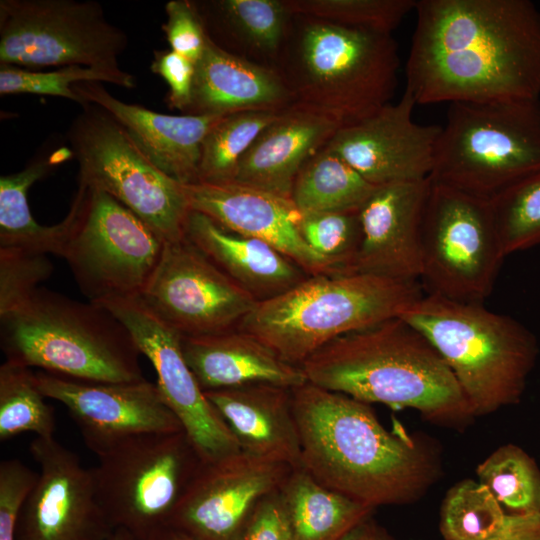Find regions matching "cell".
Returning <instances> with one entry per match:
<instances>
[{"label":"cell","instance_id":"obj_1","mask_svg":"<svg viewBox=\"0 0 540 540\" xmlns=\"http://www.w3.org/2000/svg\"><path fill=\"white\" fill-rule=\"evenodd\" d=\"M406 64L416 104L540 99V11L529 0H419Z\"/></svg>","mask_w":540,"mask_h":540},{"label":"cell","instance_id":"obj_2","mask_svg":"<svg viewBox=\"0 0 540 540\" xmlns=\"http://www.w3.org/2000/svg\"><path fill=\"white\" fill-rule=\"evenodd\" d=\"M300 466L366 506L419 500L438 481L439 446L400 426L389 431L368 403L310 382L292 389Z\"/></svg>","mask_w":540,"mask_h":540},{"label":"cell","instance_id":"obj_3","mask_svg":"<svg viewBox=\"0 0 540 540\" xmlns=\"http://www.w3.org/2000/svg\"><path fill=\"white\" fill-rule=\"evenodd\" d=\"M301 367L316 386L368 404L415 409L437 425L462 429L475 417L441 355L400 317L332 340Z\"/></svg>","mask_w":540,"mask_h":540},{"label":"cell","instance_id":"obj_4","mask_svg":"<svg viewBox=\"0 0 540 540\" xmlns=\"http://www.w3.org/2000/svg\"><path fill=\"white\" fill-rule=\"evenodd\" d=\"M399 57L392 34L294 15L276 69L294 105L358 122L390 103Z\"/></svg>","mask_w":540,"mask_h":540},{"label":"cell","instance_id":"obj_5","mask_svg":"<svg viewBox=\"0 0 540 540\" xmlns=\"http://www.w3.org/2000/svg\"><path fill=\"white\" fill-rule=\"evenodd\" d=\"M424 293L419 280L364 273L308 275L289 290L258 301L237 328L301 366L332 340L399 317Z\"/></svg>","mask_w":540,"mask_h":540},{"label":"cell","instance_id":"obj_6","mask_svg":"<svg viewBox=\"0 0 540 540\" xmlns=\"http://www.w3.org/2000/svg\"><path fill=\"white\" fill-rule=\"evenodd\" d=\"M6 360L77 380L127 383L144 379L140 351L128 329L108 309L38 288L0 316Z\"/></svg>","mask_w":540,"mask_h":540},{"label":"cell","instance_id":"obj_7","mask_svg":"<svg viewBox=\"0 0 540 540\" xmlns=\"http://www.w3.org/2000/svg\"><path fill=\"white\" fill-rule=\"evenodd\" d=\"M435 347L461 386L474 416L518 404L535 367V335L483 303L424 295L400 316Z\"/></svg>","mask_w":540,"mask_h":540},{"label":"cell","instance_id":"obj_8","mask_svg":"<svg viewBox=\"0 0 540 540\" xmlns=\"http://www.w3.org/2000/svg\"><path fill=\"white\" fill-rule=\"evenodd\" d=\"M540 170V99L450 103L429 179L491 201Z\"/></svg>","mask_w":540,"mask_h":540},{"label":"cell","instance_id":"obj_9","mask_svg":"<svg viewBox=\"0 0 540 540\" xmlns=\"http://www.w3.org/2000/svg\"><path fill=\"white\" fill-rule=\"evenodd\" d=\"M60 257L89 301L137 298L165 241L109 194L79 183Z\"/></svg>","mask_w":540,"mask_h":540},{"label":"cell","instance_id":"obj_10","mask_svg":"<svg viewBox=\"0 0 540 540\" xmlns=\"http://www.w3.org/2000/svg\"><path fill=\"white\" fill-rule=\"evenodd\" d=\"M91 469L111 525L148 540L169 525L203 461L182 431L131 438L98 456Z\"/></svg>","mask_w":540,"mask_h":540},{"label":"cell","instance_id":"obj_11","mask_svg":"<svg viewBox=\"0 0 540 540\" xmlns=\"http://www.w3.org/2000/svg\"><path fill=\"white\" fill-rule=\"evenodd\" d=\"M81 107L67 134L79 183L112 196L165 242L184 238L191 209L183 184L159 170L105 110Z\"/></svg>","mask_w":540,"mask_h":540},{"label":"cell","instance_id":"obj_12","mask_svg":"<svg viewBox=\"0 0 540 540\" xmlns=\"http://www.w3.org/2000/svg\"><path fill=\"white\" fill-rule=\"evenodd\" d=\"M126 33L93 0H1L0 65L84 66L124 74Z\"/></svg>","mask_w":540,"mask_h":540},{"label":"cell","instance_id":"obj_13","mask_svg":"<svg viewBox=\"0 0 540 540\" xmlns=\"http://www.w3.org/2000/svg\"><path fill=\"white\" fill-rule=\"evenodd\" d=\"M505 257L490 202L431 182L421 231L424 292L483 303Z\"/></svg>","mask_w":540,"mask_h":540},{"label":"cell","instance_id":"obj_14","mask_svg":"<svg viewBox=\"0 0 540 540\" xmlns=\"http://www.w3.org/2000/svg\"><path fill=\"white\" fill-rule=\"evenodd\" d=\"M137 298L183 337L236 329L258 302L186 236L165 242Z\"/></svg>","mask_w":540,"mask_h":540},{"label":"cell","instance_id":"obj_15","mask_svg":"<svg viewBox=\"0 0 540 540\" xmlns=\"http://www.w3.org/2000/svg\"><path fill=\"white\" fill-rule=\"evenodd\" d=\"M100 304L128 329L140 353L153 365L162 398L202 461L214 462L241 452L190 369L182 349V335L139 298Z\"/></svg>","mask_w":540,"mask_h":540},{"label":"cell","instance_id":"obj_16","mask_svg":"<svg viewBox=\"0 0 540 540\" xmlns=\"http://www.w3.org/2000/svg\"><path fill=\"white\" fill-rule=\"evenodd\" d=\"M39 467L16 523V540H111L115 528L97 497L91 469L54 437H35Z\"/></svg>","mask_w":540,"mask_h":540},{"label":"cell","instance_id":"obj_17","mask_svg":"<svg viewBox=\"0 0 540 540\" xmlns=\"http://www.w3.org/2000/svg\"><path fill=\"white\" fill-rule=\"evenodd\" d=\"M35 378L46 398L65 406L97 457L137 436L183 430L156 383L145 379L99 383L45 371L35 373Z\"/></svg>","mask_w":540,"mask_h":540},{"label":"cell","instance_id":"obj_18","mask_svg":"<svg viewBox=\"0 0 540 540\" xmlns=\"http://www.w3.org/2000/svg\"><path fill=\"white\" fill-rule=\"evenodd\" d=\"M292 466L243 451L202 463L169 525L200 540H236L257 504Z\"/></svg>","mask_w":540,"mask_h":540},{"label":"cell","instance_id":"obj_19","mask_svg":"<svg viewBox=\"0 0 540 540\" xmlns=\"http://www.w3.org/2000/svg\"><path fill=\"white\" fill-rule=\"evenodd\" d=\"M415 105L405 89L397 103L341 126L325 147L374 186L428 179L442 127L414 122Z\"/></svg>","mask_w":540,"mask_h":540},{"label":"cell","instance_id":"obj_20","mask_svg":"<svg viewBox=\"0 0 540 540\" xmlns=\"http://www.w3.org/2000/svg\"><path fill=\"white\" fill-rule=\"evenodd\" d=\"M183 186L191 211L225 229L268 243L308 275L338 273L302 238V214L290 198L235 181Z\"/></svg>","mask_w":540,"mask_h":540},{"label":"cell","instance_id":"obj_21","mask_svg":"<svg viewBox=\"0 0 540 540\" xmlns=\"http://www.w3.org/2000/svg\"><path fill=\"white\" fill-rule=\"evenodd\" d=\"M430 179L377 186L359 209L361 241L348 273L419 280Z\"/></svg>","mask_w":540,"mask_h":540},{"label":"cell","instance_id":"obj_22","mask_svg":"<svg viewBox=\"0 0 540 540\" xmlns=\"http://www.w3.org/2000/svg\"><path fill=\"white\" fill-rule=\"evenodd\" d=\"M73 90L120 123L143 154L163 173L187 185L199 181L203 140L219 115H167L125 103L100 82H81Z\"/></svg>","mask_w":540,"mask_h":540},{"label":"cell","instance_id":"obj_23","mask_svg":"<svg viewBox=\"0 0 540 540\" xmlns=\"http://www.w3.org/2000/svg\"><path fill=\"white\" fill-rule=\"evenodd\" d=\"M341 126L328 115L300 106L284 110L243 154L233 181L290 198L299 170Z\"/></svg>","mask_w":540,"mask_h":540},{"label":"cell","instance_id":"obj_24","mask_svg":"<svg viewBox=\"0 0 540 540\" xmlns=\"http://www.w3.org/2000/svg\"><path fill=\"white\" fill-rule=\"evenodd\" d=\"M292 106V95L277 69L231 54L208 36L195 63L192 99L185 115L225 116Z\"/></svg>","mask_w":540,"mask_h":540},{"label":"cell","instance_id":"obj_25","mask_svg":"<svg viewBox=\"0 0 540 540\" xmlns=\"http://www.w3.org/2000/svg\"><path fill=\"white\" fill-rule=\"evenodd\" d=\"M241 451L300 467L301 446L292 389L250 384L206 391Z\"/></svg>","mask_w":540,"mask_h":540},{"label":"cell","instance_id":"obj_26","mask_svg":"<svg viewBox=\"0 0 540 540\" xmlns=\"http://www.w3.org/2000/svg\"><path fill=\"white\" fill-rule=\"evenodd\" d=\"M182 349L204 392L250 384L294 389L308 382L301 366L284 361L238 328L215 335L182 336Z\"/></svg>","mask_w":540,"mask_h":540},{"label":"cell","instance_id":"obj_27","mask_svg":"<svg viewBox=\"0 0 540 540\" xmlns=\"http://www.w3.org/2000/svg\"><path fill=\"white\" fill-rule=\"evenodd\" d=\"M185 236L257 301L277 296L308 276L268 243L225 229L195 211L188 217Z\"/></svg>","mask_w":540,"mask_h":540},{"label":"cell","instance_id":"obj_28","mask_svg":"<svg viewBox=\"0 0 540 540\" xmlns=\"http://www.w3.org/2000/svg\"><path fill=\"white\" fill-rule=\"evenodd\" d=\"M209 38L225 51L276 69L293 14L285 0L195 1Z\"/></svg>","mask_w":540,"mask_h":540},{"label":"cell","instance_id":"obj_29","mask_svg":"<svg viewBox=\"0 0 540 540\" xmlns=\"http://www.w3.org/2000/svg\"><path fill=\"white\" fill-rule=\"evenodd\" d=\"M279 491L294 540H340L375 510L325 486L301 466L290 471Z\"/></svg>","mask_w":540,"mask_h":540},{"label":"cell","instance_id":"obj_30","mask_svg":"<svg viewBox=\"0 0 540 540\" xmlns=\"http://www.w3.org/2000/svg\"><path fill=\"white\" fill-rule=\"evenodd\" d=\"M35 158L19 172L0 178V247L18 248L60 256L69 225L67 216L58 224L43 226L32 216L28 191L33 183L49 174L71 150Z\"/></svg>","mask_w":540,"mask_h":540},{"label":"cell","instance_id":"obj_31","mask_svg":"<svg viewBox=\"0 0 540 540\" xmlns=\"http://www.w3.org/2000/svg\"><path fill=\"white\" fill-rule=\"evenodd\" d=\"M376 187L324 146L299 170L290 199L302 215L359 211Z\"/></svg>","mask_w":540,"mask_h":540},{"label":"cell","instance_id":"obj_32","mask_svg":"<svg viewBox=\"0 0 540 540\" xmlns=\"http://www.w3.org/2000/svg\"><path fill=\"white\" fill-rule=\"evenodd\" d=\"M476 474L507 514L540 512V468L520 446H499L477 466Z\"/></svg>","mask_w":540,"mask_h":540},{"label":"cell","instance_id":"obj_33","mask_svg":"<svg viewBox=\"0 0 540 540\" xmlns=\"http://www.w3.org/2000/svg\"><path fill=\"white\" fill-rule=\"evenodd\" d=\"M282 112L247 111L221 117L203 140L198 182L233 181L243 154Z\"/></svg>","mask_w":540,"mask_h":540},{"label":"cell","instance_id":"obj_34","mask_svg":"<svg viewBox=\"0 0 540 540\" xmlns=\"http://www.w3.org/2000/svg\"><path fill=\"white\" fill-rule=\"evenodd\" d=\"M30 368L5 360L0 366V441L26 432L54 437L53 409Z\"/></svg>","mask_w":540,"mask_h":540},{"label":"cell","instance_id":"obj_35","mask_svg":"<svg viewBox=\"0 0 540 540\" xmlns=\"http://www.w3.org/2000/svg\"><path fill=\"white\" fill-rule=\"evenodd\" d=\"M507 515L484 485L464 479L446 492L439 529L444 540H490L503 528Z\"/></svg>","mask_w":540,"mask_h":540},{"label":"cell","instance_id":"obj_36","mask_svg":"<svg viewBox=\"0 0 540 540\" xmlns=\"http://www.w3.org/2000/svg\"><path fill=\"white\" fill-rule=\"evenodd\" d=\"M505 256L540 245V170L490 201Z\"/></svg>","mask_w":540,"mask_h":540},{"label":"cell","instance_id":"obj_37","mask_svg":"<svg viewBox=\"0 0 540 540\" xmlns=\"http://www.w3.org/2000/svg\"><path fill=\"white\" fill-rule=\"evenodd\" d=\"M294 15L349 28L391 34L415 10L416 0H285Z\"/></svg>","mask_w":540,"mask_h":540},{"label":"cell","instance_id":"obj_38","mask_svg":"<svg viewBox=\"0 0 540 540\" xmlns=\"http://www.w3.org/2000/svg\"><path fill=\"white\" fill-rule=\"evenodd\" d=\"M81 82H107L123 88L136 86L135 77L125 72L114 74L84 66H67L52 71H36L16 66L0 65V94H40L62 97L84 105L73 90Z\"/></svg>","mask_w":540,"mask_h":540},{"label":"cell","instance_id":"obj_39","mask_svg":"<svg viewBox=\"0 0 540 540\" xmlns=\"http://www.w3.org/2000/svg\"><path fill=\"white\" fill-rule=\"evenodd\" d=\"M359 211L302 215L299 230L307 245L338 273H348L361 241Z\"/></svg>","mask_w":540,"mask_h":540},{"label":"cell","instance_id":"obj_40","mask_svg":"<svg viewBox=\"0 0 540 540\" xmlns=\"http://www.w3.org/2000/svg\"><path fill=\"white\" fill-rule=\"evenodd\" d=\"M52 272L47 254L0 247V316L28 300Z\"/></svg>","mask_w":540,"mask_h":540},{"label":"cell","instance_id":"obj_41","mask_svg":"<svg viewBox=\"0 0 540 540\" xmlns=\"http://www.w3.org/2000/svg\"><path fill=\"white\" fill-rule=\"evenodd\" d=\"M162 25L170 49L196 63L202 56L208 35L195 1L170 0L165 5Z\"/></svg>","mask_w":540,"mask_h":540},{"label":"cell","instance_id":"obj_42","mask_svg":"<svg viewBox=\"0 0 540 540\" xmlns=\"http://www.w3.org/2000/svg\"><path fill=\"white\" fill-rule=\"evenodd\" d=\"M37 473L18 459L0 463V540H16V523Z\"/></svg>","mask_w":540,"mask_h":540},{"label":"cell","instance_id":"obj_43","mask_svg":"<svg viewBox=\"0 0 540 540\" xmlns=\"http://www.w3.org/2000/svg\"><path fill=\"white\" fill-rule=\"evenodd\" d=\"M151 70L168 84L165 98L168 107L184 114L192 99L195 63L171 49L157 50L154 51Z\"/></svg>","mask_w":540,"mask_h":540},{"label":"cell","instance_id":"obj_44","mask_svg":"<svg viewBox=\"0 0 540 540\" xmlns=\"http://www.w3.org/2000/svg\"><path fill=\"white\" fill-rule=\"evenodd\" d=\"M279 490L257 504L236 540H294Z\"/></svg>","mask_w":540,"mask_h":540},{"label":"cell","instance_id":"obj_45","mask_svg":"<svg viewBox=\"0 0 540 540\" xmlns=\"http://www.w3.org/2000/svg\"><path fill=\"white\" fill-rule=\"evenodd\" d=\"M490 540H540V512L508 514L503 528Z\"/></svg>","mask_w":540,"mask_h":540},{"label":"cell","instance_id":"obj_46","mask_svg":"<svg viewBox=\"0 0 540 540\" xmlns=\"http://www.w3.org/2000/svg\"><path fill=\"white\" fill-rule=\"evenodd\" d=\"M340 540H394L384 528L378 525L372 515L364 518L351 528Z\"/></svg>","mask_w":540,"mask_h":540},{"label":"cell","instance_id":"obj_47","mask_svg":"<svg viewBox=\"0 0 540 540\" xmlns=\"http://www.w3.org/2000/svg\"><path fill=\"white\" fill-rule=\"evenodd\" d=\"M148 540H200L174 526L167 525L155 532Z\"/></svg>","mask_w":540,"mask_h":540},{"label":"cell","instance_id":"obj_48","mask_svg":"<svg viewBox=\"0 0 540 540\" xmlns=\"http://www.w3.org/2000/svg\"><path fill=\"white\" fill-rule=\"evenodd\" d=\"M111 540H138L123 528H117Z\"/></svg>","mask_w":540,"mask_h":540}]
</instances>
